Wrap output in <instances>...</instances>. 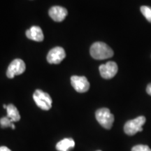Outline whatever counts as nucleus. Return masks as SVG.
Returning a JSON list of instances; mask_svg holds the SVG:
<instances>
[{"instance_id":"f257e3e1","label":"nucleus","mask_w":151,"mask_h":151,"mask_svg":"<svg viewBox=\"0 0 151 151\" xmlns=\"http://www.w3.org/2000/svg\"><path fill=\"white\" fill-rule=\"evenodd\" d=\"M90 55L95 60H106L112 58L113 51L108 45L103 42H95L90 50Z\"/></svg>"},{"instance_id":"f03ea898","label":"nucleus","mask_w":151,"mask_h":151,"mask_svg":"<svg viewBox=\"0 0 151 151\" xmlns=\"http://www.w3.org/2000/svg\"><path fill=\"white\" fill-rule=\"evenodd\" d=\"M95 117L98 122L104 128L110 129L112 127L114 122V116L109 109L102 108L98 109L95 113Z\"/></svg>"},{"instance_id":"7ed1b4c3","label":"nucleus","mask_w":151,"mask_h":151,"mask_svg":"<svg viewBox=\"0 0 151 151\" xmlns=\"http://www.w3.org/2000/svg\"><path fill=\"white\" fill-rule=\"evenodd\" d=\"M144 116H139L137 118L130 120L126 122L124 126V131L126 134L133 136L137 132L143 131V125L146 122Z\"/></svg>"},{"instance_id":"20e7f679","label":"nucleus","mask_w":151,"mask_h":151,"mask_svg":"<svg viewBox=\"0 0 151 151\" xmlns=\"http://www.w3.org/2000/svg\"><path fill=\"white\" fill-rule=\"evenodd\" d=\"M33 99L36 104L41 109L48 111L52 107V99L48 93L41 90H37L33 94Z\"/></svg>"},{"instance_id":"39448f33","label":"nucleus","mask_w":151,"mask_h":151,"mask_svg":"<svg viewBox=\"0 0 151 151\" xmlns=\"http://www.w3.org/2000/svg\"><path fill=\"white\" fill-rule=\"evenodd\" d=\"M26 65L23 60L16 59L11 62L6 71V76L9 78H14L15 76L22 74L25 71Z\"/></svg>"},{"instance_id":"423d86ee","label":"nucleus","mask_w":151,"mask_h":151,"mask_svg":"<svg viewBox=\"0 0 151 151\" xmlns=\"http://www.w3.org/2000/svg\"><path fill=\"white\" fill-rule=\"evenodd\" d=\"M71 83L76 91L79 93L86 92L90 88L89 82L85 76H73L71 78Z\"/></svg>"},{"instance_id":"0eeeda50","label":"nucleus","mask_w":151,"mask_h":151,"mask_svg":"<svg viewBox=\"0 0 151 151\" xmlns=\"http://www.w3.org/2000/svg\"><path fill=\"white\" fill-rule=\"evenodd\" d=\"M118 67L115 62H108L104 65H100L99 72L101 77L105 79L112 78L118 73Z\"/></svg>"},{"instance_id":"6e6552de","label":"nucleus","mask_w":151,"mask_h":151,"mask_svg":"<svg viewBox=\"0 0 151 151\" xmlns=\"http://www.w3.org/2000/svg\"><path fill=\"white\" fill-rule=\"evenodd\" d=\"M66 52L62 47H55L49 51L47 55V61L50 64L58 65L65 58Z\"/></svg>"},{"instance_id":"1a4fd4ad","label":"nucleus","mask_w":151,"mask_h":151,"mask_svg":"<svg viewBox=\"0 0 151 151\" xmlns=\"http://www.w3.org/2000/svg\"><path fill=\"white\" fill-rule=\"evenodd\" d=\"M49 16L54 21L62 22L65 20L67 16V10L65 8L59 6H52L49 10Z\"/></svg>"},{"instance_id":"9d476101","label":"nucleus","mask_w":151,"mask_h":151,"mask_svg":"<svg viewBox=\"0 0 151 151\" xmlns=\"http://www.w3.org/2000/svg\"><path fill=\"white\" fill-rule=\"evenodd\" d=\"M25 34L28 39L38 42H41L44 39L42 29L38 26H32L29 29L26 31Z\"/></svg>"},{"instance_id":"9b49d317","label":"nucleus","mask_w":151,"mask_h":151,"mask_svg":"<svg viewBox=\"0 0 151 151\" xmlns=\"http://www.w3.org/2000/svg\"><path fill=\"white\" fill-rule=\"evenodd\" d=\"M74 146V141L71 138H67L57 143L56 149L58 151H71Z\"/></svg>"},{"instance_id":"f8f14e48","label":"nucleus","mask_w":151,"mask_h":151,"mask_svg":"<svg viewBox=\"0 0 151 151\" xmlns=\"http://www.w3.org/2000/svg\"><path fill=\"white\" fill-rule=\"evenodd\" d=\"M7 117L12 122H18L20 120V116L18 109L14 104H9L6 108Z\"/></svg>"},{"instance_id":"ddd939ff","label":"nucleus","mask_w":151,"mask_h":151,"mask_svg":"<svg viewBox=\"0 0 151 151\" xmlns=\"http://www.w3.org/2000/svg\"><path fill=\"white\" fill-rule=\"evenodd\" d=\"M0 124L2 128L11 127L12 129H15V125L8 117H4V118L0 119Z\"/></svg>"},{"instance_id":"4468645a","label":"nucleus","mask_w":151,"mask_h":151,"mask_svg":"<svg viewBox=\"0 0 151 151\" xmlns=\"http://www.w3.org/2000/svg\"><path fill=\"white\" fill-rule=\"evenodd\" d=\"M141 11L143 16L146 18V20L148 22H151V7L143 6L141 7Z\"/></svg>"},{"instance_id":"2eb2a0df","label":"nucleus","mask_w":151,"mask_h":151,"mask_svg":"<svg viewBox=\"0 0 151 151\" xmlns=\"http://www.w3.org/2000/svg\"><path fill=\"white\" fill-rule=\"evenodd\" d=\"M132 151H151V149L146 145H137L132 148Z\"/></svg>"},{"instance_id":"dca6fc26","label":"nucleus","mask_w":151,"mask_h":151,"mask_svg":"<svg viewBox=\"0 0 151 151\" xmlns=\"http://www.w3.org/2000/svg\"><path fill=\"white\" fill-rule=\"evenodd\" d=\"M146 92H147V93L149 94V95L151 96V83L148 84V86H147Z\"/></svg>"},{"instance_id":"f3484780","label":"nucleus","mask_w":151,"mask_h":151,"mask_svg":"<svg viewBox=\"0 0 151 151\" xmlns=\"http://www.w3.org/2000/svg\"><path fill=\"white\" fill-rule=\"evenodd\" d=\"M0 151H11L10 149L7 148L6 146H1L0 147Z\"/></svg>"},{"instance_id":"a211bd4d","label":"nucleus","mask_w":151,"mask_h":151,"mask_svg":"<svg viewBox=\"0 0 151 151\" xmlns=\"http://www.w3.org/2000/svg\"><path fill=\"white\" fill-rule=\"evenodd\" d=\"M97 151H101V150H97Z\"/></svg>"}]
</instances>
